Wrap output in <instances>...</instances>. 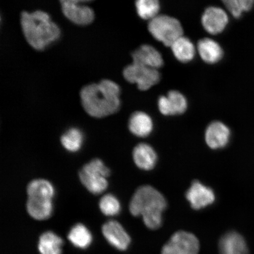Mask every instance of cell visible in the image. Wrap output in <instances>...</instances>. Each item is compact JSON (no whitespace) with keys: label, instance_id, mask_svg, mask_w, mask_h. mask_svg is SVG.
<instances>
[{"label":"cell","instance_id":"obj_25","mask_svg":"<svg viewBox=\"0 0 254 254\" xmlns=\"http://www.w3.org/2000/svg\"><path fill=\"white\" fill-rule=\"evenodd\" d=\"M83 140V134L80 130L76 128L69 129L61 138L63 147L70 152L78 151L81 148Z\"/></svg>","mask_w":254,"mask_h":254},{"label":"cell","instance_id":"obj_20","mask_svg":"<svg viewBox=\"0 0 254 254\" xmlns=\"http://www.w3.org/2000/svg\"><path fill=\"white\" fill-rule=\"evenodd\" d=\"M173 55L179 62L186 63L191 62L195 56V48L189 38H179L171 47Z\"/></svg>","mask_w":254,"mask_h":254},{"label":"cell","instance_id":"obj_2","mask_svg":"<svg viewBox=\"0 0 254 254\" xmlns=\"http://www.w3.org/2000/svg\"><path fill=\"white\" fill-rule=\"evenodd\" d=\"M22 30L28 44L37 50H43L61 36V31L47 12L23 11L20 18Z\"/></svg>","mask_w":254,"mask_h":254},{"label":"cell","instance_id":"obj_8","mask_svg":"<svg viewBox=\"0 0 254 254\" xmlns=\"http://www.w3.org/2000/svg\"><path fill=\"white\" fill-rule=\"evenodd\" d=\"M63 14L74 24L85 25L92 23L94 12L90 7L79 1H61Z\"/></svg>","mask_w":254,"mask_h":254},{"label":"cell","instance_id":"obj_26","mask_svg":"<svg viewBox=\"0 0 254 254\" xmlns=\"http://www.w3.org/2000/svg\"><path fill=\"white\" fill-rule=\"evenodd\" d=\"M223 3L234 18H238L244 12L252 9L254 4V0H225Z\"/></svg>","mask_w":254,"mask_h":254},{"label":"cell","instance_id":"obj_22","mask_svg":"<svg viewBox=\"0 0 254 254\" xmlns=\"http://www.w3.org/2000/svg\"><path fill=\"white\" fill-rule=\"evenodd\" d=\"M68 238L72 245L81 249H87L93 241L90 231L81 224H76L71 228Z\"/></svg>","mask_w":254,"mask_h":254},{"label":"cell","instance_id":"obj_4","mask_svg":"<svg viewBox=\"0 0 254 254\" xmlns=\"http://www.w3.org/2000/svg\"><path fill=\"white\" fill-rule=\"evenodd\" d=\"M148 30L155 40L171 47L183 36V28L177 19L167 15H158L148 24Z\"/></svg>","mask_w":254,"mask_h":254},{"label":"cell","instance_id":"obj_3","mask_svg":"<svg viewBox=\"0 0 254 254\" xmlns=\"http://www.w3.org/2000/svg\"><path fill=\"white\" fill-rule=\"evenodd\" d=\"M167 207L166 198L150 186L136 190L129 204V211L135 217L141 215L145 226L157 230L163 224V213Z\"/></svg>","mask_w":254,"mask_h":254},{"label":"cell","instance_id":"obj_1","mask_svg":"<svg viewBox=\"0 0 254 254\" xmlns=\"http://www.w3.org/2000/svg\"><path fill=\"white\" fill-rule=\"evenodd\" d=\"M119 85L109 79L87 85L80 92L82 107L89 115L95 118L117 112L121 105Z\"/></svg>","mask_w":254,"mask_h":254},{"label":"cell","instance_id":"obj_16","mask_svg":"<svg viewBox=\"0 0 254 254\" xmlns=\"http://www.w3.org/2000/svg\"><path fill=\"white\" fill-rule=\"evenodd\" d=\"M133 159L136 166L145 171L153 169L157 161V154L151 145L141 143L133 150Z\"/></svg>","mask_w":254,"mask_h":254},{"label":"cell","instance_id":"obj_10","mask_svg":"<svg viewBox=\"0 0 254 254\" xmlns=\"http://www.w3.org/2000/svg\"><path fill=\"white\" fill-rule=\"evenodd\" d=\"M158 109L166 116L180 115L186 112L188 102L184 95L176 90L170 91L166 96H161L158 101Z\"/></svg>","mask_w":254,"mask_h":254},{"label":"cell","instance_id":"obj_19","mask_svg":"<svg viewBox=\"0 0 254 254\" xmlns=\"http://www.w3.org/2000/svg\"><path fill=\"white\" fill-rule=\"evenodd\" d=\"M27 209L28 214L36 220H46L52 214V200L41 198L28 197Z\"/></svg>","mask_w":254,"mask_h":254},{"label":"cell","instance_id":"obj_9","mask_svg":"<svg viewBox=\"0 0 254 254\" xmlns=\"http://www.w3.org/2000/svg\"><path fill=\"white\" fill-rule=\"evenodd\" d=\"M186 198L196 210L213 204L215 195L213 190L198 181H194L186 192Z\"/></svg>","mask_w":254,"mask_h":254},{"label":"cell","instance_id":"obj_15","mask_svg":"<svg viewBox=\"0 0 254 254\" xmlns=\"http://www.w3.org/2000/svg\"><path fill=\"white\" fill-rule=\"evenodd\" d=\"M218 247L220 254H249L246 240L235 231L224 234L221 238Z\"/></svg>","mask_w":254,"mask_h":254},{"label":"cell","instance_id":"obj_18","mask_svg":"<svg viewBox=\"0 0 254 254\" xmlns=\"http://www.w3.org/2000/svg\"><path fill=\"white\" fill-rule=\"evenodd\" d=\"M128 127L133 134L139 137H146L153 129V122L147 113L136 111L130 117Z\"/></svg>","mask_w":254,"mask_h":254},{"label":"cell","instance_id":"obj_11","mask_svg":"<svg viewBox=\"0 0 254 254\" xmlns=\"http://www.w3.org/2000/svg\"><path fill=\"white\" fill-rule=\"evenodd\" d=\"M228 16L223 9L217 7L206 8L202 15L203 27L212 35L220 34L228 24Z\"/></svg>","mask_w":254,"mask_h":254},{"label":"cell","instance_id":"obj_13","mask_svg":"<svg viewBox=\"0 0 254 254\" xmlns=\"http://www.w3.org/2000/svg\"><path fill=\"white\" fill-rule=\"evenodd\" d=\"M230 137V129L223 123L212 122L206 129L205 139L206 144L213 150L226 147Z\"/></svg>","mask_w":254,"mask_h":254},{"label":"cell","instance_id":"obj_6","mask_svg":"<svg viewBox=\"0 0 254 254\" xmlns=\"http://www.w3.org/2000/svg\"><path fill=\"white\" fill-rule=\"evenodd\" d=\"M124 77L130 83L136 84L139 90L147 91L160 80L157 69L132 63L124 69Z\"/></svg>","mask_w":254,"mask_h":254},{"label":"cell","instance_id":"obj_17","mask_svg":"<svg viewBox=\"0 0 254 254\" xmlns=\"http://www.w3.org/2000/svg\"><path fill=\"white\" fill-rule=\"evenodd\" d=\"M197 50L203 61L209 64H214L221 61L224 56L223 50L220 44L208 38L198 41Z\"/></svg>","mask_w":254,"mask_h":254},{"label":"cell","instance_id":"obj_24","mask_svg":"<svg viewBox=\"0 0 254 254\" xmlns=\"http://www.w3.org/2000/svg\"><path fill=\"white\" fill-rule=\"evenodd\" d=\"M136 12L143 20H150L156 17L160 10V2L157 0H139L135 2Z\"/></svg>","mask_w":254,"mask_h":254},{"label":"cell","instance_id":"obj_7","mask_svg":"<svg viewBox=\"0 0 254 254\" xmlns=\"http://www.w3.org/2000/svg\"><path fill=\"white\" fill-rule=\"evenodd\" d=\"M199 247V240L195 235L179 231L165 244L161 254H198Z\"/></svg>","mask_w":254,"mask_h":254},{"label":"cell","instance_id":"obj_23","mask_svg":"<svg viewBox=\"0 0 254 254\" xmlns=\"http://www.w3.org/2000/svg\"><path fill=\"white\" fill-rule=\"evenodd\" d=\"M28 197L52 199L55 195V189L52 184L46 180H35L28 184Z\"/></svg>","mask_w":254,"mask_h":254},{"label":"cell","instance_id":"obj_21","mask_svg":"<svg viewBox=\"0 0 254 254\" xmlns=\"http://www.w3.org/2000/svg\"><path fill=\"white\" fill-rule=\"evenodd\" d=\"M63 241L53 232H46L41 235L39 243L41 254H62Z\"/></svg>","mask_w":254,"mask_h":254},{"label":"cell","instance_id":"obj_27","mask_svg":"<svg viewBox=\"0 0 254 254\" xmlns=\"http://www.w3.org/2000/svg\"><path fill=\"white\" fill-rule=\"evenodd\" d=\"M100 208L105 215L115 216L120 212L121 204L115 196L107 194L101 199Z\"/></svg>","mask_w":254,"mask_h":254},{"label":"cell","instance_id":"obj_12","mask_svg":"<svg viewBox=\"0 0 254 254\" xmlns=\"http://www.w3.org/2000/svg\"><path fill=\"white\" fill-rule=\"evenodd\" d=\"M103 234L106 239L117 250L126 251L131 243V238L119 222L111 220L103 225Z\"/></svg>","mask_w":254,"mask_h":254},{"label":"cell","instance_id":"obj_14","mask_svg":"<svg viewBox=\"0 0 254 254\" xmlns=\"http://www.w3.org/2000/svg\"><path fill=\"white\" fill-rule=\"evenodd\" d=\"M133 63L156 69L164 64V60L161 53L150 45H142L132 54Z\"/></svg>","mask_w":254,"mask_h":254},{"label":"cell","instance_id":"obj_5","mask_svg":"<svg viewBox=\"0 0 254 254\" xmlns=\"http://www.w3.org/2000/svg\"><path fill=\"white\" fill-rule=\"evenodd\" d=\"M110 175V170L103 162L100 159H94L82 168L79 178L89 191L94 194H99L107 189V178Z\"/></svg>","mask_w":254,"mask_h":254}]
</instances>
